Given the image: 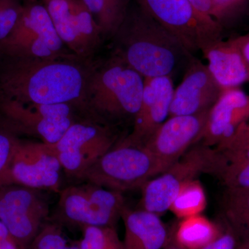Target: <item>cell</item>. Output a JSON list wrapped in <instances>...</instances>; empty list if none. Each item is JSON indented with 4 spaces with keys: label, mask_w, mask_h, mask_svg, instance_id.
<instances>
[{
    "label": "cell",
    "mask_w": 249,
    "mask_h": 249,
    "mask_svg": "<svg viewBox=\"0 0 249 249\" xmlns=\"http://www.w3.org/2000/svg\"><path fill=\"white\" fill-rule=\"evenodd\" d=\"M232 40L240 49L246 60L249 63V33L245 35L232 37Z\"/></svg>",
    "instance_id": "cell-33"
},
{
    "label": "cell",
    "mask_w": 249,
    "mask_h": 249,
    "mask_svg": "<svg viewBox=\"0 0 249 249\" xmlns=\"http://www.w3.org/2000/svg\"><path fill=\"white\" fill-rule=\"evenodd\" d=\"M249 119V95L240 88L222 90L210 109L198 142L215 147L231 137Z\"/></svg>",
    "instance_id": "cell-17"
},
{
    "label": "cell",
    "mask_w": 249,
    "mask_h": 249,
    "mask_svg": "<svg viewBox=\"0 0 249 249\" xmlns=\"http://www.w3.org/2000/svg\"><path fill=\"white\" fill-rule=\"evenodd\" d=\"M195 12L206 25L214 31L222 32L223 29L212 16L211 0H188Z\"/></svg>",
    "instance_id": "cell-31"
},
{
    "label": "cell",
    "mask_w": 249,
    "mask_h": 249,
    "mask_svg": "<svg viewBox=\"0 0 249 249\" xmlns=\"http://www.w3.org/2000/svg\"><path fill=\"white\" fill-rule=\"evenodd\" d=\"M41 0H25V1H30V2H32V1H40Z\"/></svg>",
    "instance_id": "cell-37"
},
{
    "label": "cell",
    "mask_w": 249,
    "mask_h": 249,
    "mask_svg": "<svg viewBox=\"0 0 249 249\" xmlns=\"http://www.w3.org/2000/svg\"><path fill=\"white\" fill-rule=\"evenodd\" d=\"M0 44L13 59L52 60L74 55L66 49L41 1L24 3L14 29Z\"/></svg>",
    "instance_id": "cell-6"
},
{
    "label": "cell",
    "mask_w": 249,
    "mask_h": 249,
    "mask_svg": "<svg viewBox=\"0 0 249 249\" xmlns=\"http://www.w3.org/2000/svg\"><path fill=\"white\" fill-rule=\"evenodd\" d=\"M209 111L194 115L170 116L142 145L157 160L160 174L199 142Z\"/></svg>",
    "instance_id": "cell-14"
},
{
    "label": "cell",
    "mask_w": 249,
    "mask_h": 249,
    "mask_svg": "<svg viewBox=\"0 0 249 249\" xmlns=\"http://www.w3.org/2000/svg\"><path fill=\"white\" fill-rule=\"evenodd\" d=\"M147 15L175 36L194 55L222 32L208 27L188 0H134Z\"/></svg>",
    "instance_id": "cell-12"
},
{
    "label": "cell",
    "mask_w": 249,
    "mask_h": 249,
    "mask_svg": "<svg viewBox=\"0 0 249 249\" xmlns=\"http://www.w3.org/2000/svg\"><path fill=\"white\" fill-rule=\"evenodd\" d=\"M121 218L124 226V249H160L166 245L168 231L160 216L125 206Z\"/></svg>",
    "instance_id": "cell-20"
},
{
    "label": "cell",
    "mask_w": 249,
    "mask_h": 249,
    "mask_svg": "<svg viewBox=\"0 0 249 249\" xmlns=\"http://www.w3.org/2000/svg\"><path fill=\"white\" fill-rule=\"evenodd\" d=\"M207 67L219 88H240L249 83V63L232 38L212 41L201 49Z\"/></svg>",
    "instance_id": "cell-18"
},
{
    "label": "cell",
    "mask_w": 249,
    "mask_h": 249,
    "mask_svg": "<svg viewBox=\"0 0 249 249\" xmlns=\"http://www.w3.org/2000/svg\"><path fill=\"white\" fill-rule=\"evenodd\" d=\"M101 29L104 40L115 35L125 19L132 0H81Z\"/></svg>",
    "instance_id": "cell-23"
},
{
    "label": "cell",
    "mask_w": 249,
    "mask_h": 249,
    "mask_svg": "<svg viewBox=\"0 0 249 249\" xmlns=\"http://www.w3.org/2000/svg\"><path fill=\"white\" fill-rule=\"evenodd\" d=\"M159 175L160 170L157 160L143 145L119 143L79 178L123 193L142 188Z\"/></svg>",
    "instance_id": "cell-7"
},
{
    "label": "cell",
    "mask_w": 249,
    "mask_h": 249,
    "mask_svg": "<svg viewBox=\"0 0 249 249\" xmlns=\"http://www.w3.org/2000/svg\"><path fill=\"white\" fill-rule=\"evenodd\" d=\"M212 16L222 27H227L238 17L245 7L247 0H211Z\"/></svg>",
    "instance_id": "cell-27"
},
{
    "label": "cell",
    "mask_w": 249,
    "mask_h": 249,
    "mask_svg": "<svg viewBox=\"0 0 249 249\" xmlns=\"http://www.w3.org/2000/svg\"><path fill=\"white\" fill-rule=\"evenodd\" d=\"M113 53L145 78L185 71L194 56L179 40L136 4L111 38Z\"/></svg>",
    "instance_id": "cell-2"
},
{
    "label": "cell",
    "mask_w": 249,
    "mask_h": 249,
    "mask_svg": "<svg viewBox=\"0 0 249 249\" xmlns=\"http://www.w3.org/2000/svg\"><path fill=\"white\" fill-rule=\"evenodd\" d=\"M67 246L61 227L56 223H50L42 225L29 249H65Z\"/></svg>",
    "instance_id": "cell-26"
},
{
    "label": "cell",
    "mask_w": 249,
    "mask_h": 249,
    "mask_svg": "<svg viewBox=\"0 0 249 249\" xmlns=\"http://www.w3.org/2000/svg\"><path fill=\"white\" fill-rule=\"evenodd\" d=\"M82 231L80 249H124L115 227H86Z\"/></svg>",
    "instance_id": "cell-25"
},
{
    "label": "cell",
    "mask_w": 249,
    "mask_h": 249,
    "mask_svg": "<svg viewBox=\"0 0 249 249\" xmlns=\"http://www.w3.org/2000/svg\"><path fill=\"white\" fill-rule=\"evenodd\" d=\"M76 111H80L69 104H34L0 98V116L11 130L47 144L55 143L79 121Z\"/></svg>",
    "instance_id": "cell-8"
},
{
    "label": "cell",
    "mask_w": 249,
    "mask_h": 249,
    "mask_svg": "<svg viewBox=\"0 0 249 249\" xmlns=\"http://www.w3.org/2000/svg\"><path fill=\"white\" fill-rule=\"evenodd\" d=\"M65 249H80L78 244L75 245L67 246V247Z\"/></svg>",
    "instance_id": "cell-35"
},
{
    "label": "cell",
    "mask_w": 249,
    "mask_h": 249,
    "mask_svg": "<svg viewBox=\"0 0 249 249\" xmlns=\"http://www.w3.org/2000/svg\"><path fill=\"white\" fill-rule=\"evenodd\" d=\"M166 249H181L179 247H177L176 245L172 246V247H168Z\"/></svg>",
    "instance_id": "cell-36"
},
{
    "label": "cell",
    "mask_w": 249,
    "mask_h": 249,
    "mask_svg": "<svg viewBox=\"0 0 249 249\" xmlns=\"http://www.w3.org/2000/svg\"><path fill=\"white\" fill-rule=\"evenodd\" d=\"M19 0H0V41L12 31L23 9Z\"/></svg>",
    "instance_id": "cell-28"
},
{
    "label": "cell",
    "mask_w": 249,
    "mask_h": 249,
    "mask_svg": "<svg viewBox=\"0 0 249 249\" xmlns=\"http://www.w3.org/2000/svg\"><path fill=\"white\" fill-rule=\"evenodd\" d=\"M144 85L145 78L112 53L90 73L85 91L86 113L111 126L133 124Z\"/></svg>",
    "instance_id": "cell-3"
},
{
    "label": "cell",
    "mask_w": 249,
    "mask_h": 249,
    "mask_svg": "<svg viewBox=\"0 0 249 249\" xmlns=\"http://www.w3.org/2000/svg\"><path fill=\"white\" fill-rule=\"evenodd\" d=\"M247 124L215 147L221 159L218 178L228 189H249V132Z\"/></svg>",
    "instance_id": "cell-19"
},
{
    "label": "cell",
    "mask_w": 249,
    "mask_h": 249,
    "mask_svg": "<svg viewBox=\"0 0 249 249\" xmlns=\"http://www.w3.org/2000/svg\"><path fill=\"white\" fill-rule=\"evenodd\" d=\"M236 249H249V245L247 244L239 243Z\"/></svg>",
    "instance_id": "cell-34"
},
{
    "label": "cell",
    "mask_w": 249,
    "mask_h": 249,
    "mask_svg": "<svg viewBox=\"0 0 249 249\" xmlns=\"http://www.w3.org/2000/svg\"><path fill=\"white\" fill-rule=\"evenodd\" d=\"M223 219L239 243L249 245V189L226 188L222 199Z\"/></svg>",
    "instance_id": "cell-21"
},
{
    "label": "cell",
    "mask_w": 249,
    "mask_h": 249,
    "mask_svg": "<svg viewBox=\"0 0 249 249\" xmlns=\"http://www.w3.org/2000/svg\"><path fill=\"white\" fill-rule=\"evenodd\" d=\"M247 129H248V131L249 132V123H247Z\"/></svg>",
    "instance_id": "cell-38"
},
{
    "label": "cell",
    "mask_w": 249,
    "mask_h": 249,
    "mask_svg": "<svg viewBox=\"0 0 249 249\" xmlns=\"http://www.w3.org/2000/svg\"><path fill=\"white\" fill-rule=\"evenodd\" d=\"M55 220L70 227H115L126 206L123 193L88 182L60 191Z\"/></svg>",
    "instance_id": "cell-5"
},
{
    "label": "cell",
    "mask_w": 249,
    "mask_h": 249,
    "mask_svg": "<svg viewBox=\"0 0 249 249\" xmlns=\"http://www.w3.org/2000/svg\"><path fill=\"white\" fill-rule=\"evenodd\" d=\"M95 65L76 55L52 60L13 59L0 75V98L69 104L86 113L85 91Z\"/></svg>",
    "instance_id": "cell-1"
},
{
    "label": "cell",
    "mask_w": 249,
    "mask_h": 249,
    "mask_svg": "<svg viewBox=\"0 0 249 249\" xmlns=\"http://www.w3.org/2000/svg\"><path fill=\"white\" fill-rule=\"evenodd\" d=\"M64 45L80 58L90 59L102 44L101 29L81 0H41Z\"/></svg>",
    "instance_id": "cell-11"
},
{
    "label": "cell",
    "mask_w": 249,
    "mask_h": 249,
    "mask_svg": "<svg viewBox=\"0 0 249 249\" xmlns=\"http://www.w3.org/2000/svg\"><path fill=\"white\" fill-rule=\"evenodd\" d=\"M220 224V231L217 237L201 249H236L238 240L227 223L223 219Z\"/></svg>",
    "instance_id": "cell-30"
},
{
    "label": "cell",
    "mask_w": 249,
    "mask_h": 249,
    "mask_svg": "<svg viewBox=\"0 0 249 249\" xmlns=\"http://www.w3.org/2000/svg\"><path fill=\"white\" fill-rule=\"evenodd\" d=\"M113 126L90 121L71 124L59 141L50 144L62 168L79 178L115 145L117 135Z\"/></svg>",
    "instance_id": "cell-9"
},
{
    "label": "cell",
    "mask_w": 249,
    "mask_h": 249,
    "mask_svg": "<svg viewBox=\"0 0 249 249\" xmlns=\"http://www.w3.org/2000/svg\"><path fill=\"white\" fill-rule=\"evenodd\" d=\"M207 205L204 188L196 178L183 183L169 210L180 219L201 214Z\"/></svg>",
    "instance_id": "cell-24"
},
{
    "label": "cell",
    "mask_w": 249,
    "mask_h": 249,
    "mask_svg": "<svg viewBox=\"0 0 249 249\" xmlns=\"http://www.w3.org/2000/svg\"><path fill=\"white\" fill-rule=\"evenodd\" d=\"M17 140L11 134L0 132V187L4 186Z\"/></svg>",
    "instance_id": "cell-29"
},
{
    "label": "cell",
    "mask_w": 249,
    "mask_h": 249,
    "mask_svg": "<svg viewBox=\"0 0 249 249\" xmlns=\"http://www.w3.org/2000/svg\"><path fill=\"white\" fill-rule=\"evenodd\" d=\"M219 231V223L201 214L183 218L177 227L175 245L181 249H201L217 237Z\"/></svg>",
    "instance_id": "cell-22"
},
{
    "label": "cell",
    "mask_w": 249,
    "mask_h": 249,
    "mask_svg": "<svg viewBox=\"0 0 249 249\" xmlns=\"http://www.w3.org/2000/svg\"><path fill=\"white\" fill-rule=\"evenodd\" d=\"M0 249H27L10 233L7 228L0 221Z\"/></svg>",
    "instance_id": "cell-32"
},
{
    "label": "cell",
    "mask_w": 249,
    "mask_h": 249,
    "mask_svg": "<svg viewBox=\"0 0 249 249\" xmlns=\"http://www.w3.org/2000/svg\"><path fill=\"white\" fill-rule=\"evenodd\" d=\"M170 76L145 78L142 103L134 119L132 133L120 142L123 145H143L167 118L174 93Z\"/></svg>",
    "instance_id": "cell-16"
},
{
    "label": "cell",
    "mask_w": 249,
    "mask_h": 249,
    "mask_svg": "<svg viewBox=\"0 0 249 249\" xmlns=\"http://www.w3.org/2000/svg\"><path fill=\"white\" fill-rule=\"evenodd\" d=\"M221 160L215 147L195 144L163 173L142 187L139 209L160 216L168 211L183 183L202 174L218 178Z\"/></svg>",
    "instance_id": "cell-4"
},
{
    "label": "cell",
    "mask_w": 249,
    "mask_h": 249,
    "mask_svg": "<svg viewBox=\"0 0 249 249\" xmlns=\"http://www.w3.org/2000/svg\"><path fill=\"white\" fill-rule=\"evenodd\" d=\"M49 214L40 190L15 184L0 187V221L24 248L29 249Z\"/></svg>",
    "instance_id": "cell-10"
},
{
    "label": "cell",
    "mask_w": 249,
    "mask_h": 249,
    "mask_svg": "<svg viewBox=\"0 0 249 249\" xmlns=\"http://www.w3.org/2000/svg\"><path fill=\"white\" fill-rule=\"evenodd\" d=\"M184 71L182 81L174 90L169 117L209 111L222 91L207 65L195 55Z\"/></svg>",
    "instance_id": "cell-15"
},
{
    "label": "cell",
    "mask_w": 249,
    "mask_h": 249,
    "mask_svg": "<svg viewBox=\"0 0 249 249\" xmlns=\"http://www.w3.org/2000/svg\"><path fill=\"white\" fill-rule=\"evenodd\" d=\"M61 168L50 144L17 140L4 186L19 185L60 193Z\"/></svg>",
    "instance_id": "cell-13"
}]
</instances>
